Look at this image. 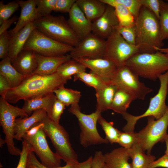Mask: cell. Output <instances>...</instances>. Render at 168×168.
<instances>
[{
	"mask_svg": "<svg viewBox=\"0 0 168 168\" xmlns=\"http://www.w3.org/2000/svg\"><path fill=\"white\" fill-rule=\"evenodd\" d=\"M46 136L42 128L33 136L25 135L23 140H25L30 145L33 152L39 158L42 165L48 167L61 166V159L50 148Z\"/></svg>",
	"mask_w": 168,
	"mask_h": 168,
	"instance_id": "cell-13",
	"label": "cell"
},
{
	"mask_svg": "<svg viewBox=\"0 0 168 168\" xmlns=\"http://www.w3.org/2000/svg\"><path fill=\"white\" fill-rule=\"evenodd\" d=\"M65 106L64 104L56 99L53 104L49 117L55 123L59 124L60 119Z\"/></svg>",
	"mask_w": 168,
	"mask_h": 168,
	"instance_id": "cell-42",
	"label": "cell"
},
{
	"mask_svg": "<svg viewBox=\"0 0 168 168\" xmlns=\"http://www.w3.org/2000/svg\"><path fill=\"white\" fill-rule=\"evenodd\" d=\"M98 122L105 133V138L112 144L117 143L121 132L114 127V123L107 122L101 115L99 117Z\"/></svg>",
	"mask_w": 168,
	"mask_h": 168,
	"instance_id": "cell-33",
	"label": "cell"
},
{
	"mask_svg": "<svg viewBox=\"0 0 168 168\" xmlns=\"http://www.w3.org/2000/svg\"><path fill=\"white\" fill-rule=\"evenodd\" d=\"M139 77L125 65L117 68L111 79L110 83L131 94L136 99L144 100L146 96L153 90L140 82Z\"/></svg>",
	"mask_w": 168,
	"mask_h": 168,
	"instance_id": "cell-12",
	"label": "cell"
},
{
	"mask_svg": "<svg viewBox=\"0 0 168 168\" xmlns=\"http://www.w3.org/2000/svg\"><path fill=\"white\" fill-rule=\"evenodd\" d=\"M114 29L122 36L128 43L136 45V33L134 25L130 27H125L119 25L115 27Z\"/></svg>",
	"mask_w": 168,
	"mask_h": 168,
	"instance_id": "cell-41",
	"label": "cell"
},
{
	"mask_svg": "<svg viewBox=\"0 0 168 168\" xmlns=\"http://www.w3.org/2000/svg\"><path fill=\"white\" fill-rule=\"evenodd\" d=\"M57 0H35L37 12L40 18L50 15Z\"/></svg>",
	"mask_w": 168,
	"mask_h": 168,
	"instance_id": "cell-39",
	"label": "cell"
},
{
	"mask_svg": "<svg viewBox=\"0 0 168 168\" xmlns=\"http://www.w3.org/2000/svg\"><path fill=\"white\" fill-rule=\"evenodd\" d=\"M164 142H165L166 146L165 154L168 155V134H167L165 137Z\"/></svg>",
	"mask_w": 168,
	"mask_h": 168,
	"instance_id": "cell-54",
	"label": "cell"
},
{
	"mask_svg": "<svg viewBox=\"0 0 168 168\" xmlns=\"http://www.w3.org/2000/svg\"><path fill=\"white\" fill-rule=\"evenodd\" d=\"M67 80L57 72L50 75L32 74L26 77L17 87L9 90L4 98L11 103L47 95L64 86Z\"/></svg>",
	"mask_w": 168,
	"mask_h": 168,
	"instance_id": "cell-1",
	"label": "cell"
},
{
	"mask_svg": "<svg viewBox=\"0 0 168 168\" xmlns=\"http://www.w3.org/2000/svg\"><path fill=\"white\" fill-rule=\"evenodd\" d=\"M160 85L158 93L151 98L149 106L147 110L138 116H134L127 112L122 114L127 121L123 128L124 132H134L137 121L145 117L152 116L156 119L161 118L166 111L168 106L166 100L168 91V71L161 75L159 77Z\"/></svg>",
	"mask_w": 168,
	"mask_h": 168,
	"instance_id": "cell-5",
	"label": "cell"
},
{
	"mask_svg": "<svg viewBox=\"0 0 168 168\" xmlns=\"http://www.w3.org/2000/svg\"><path fill=\"white\" fill-rule=\"evenodd\" d=\"M83 65L91 72L101 78L106 83L111 79L117 68L111 61L104 58H79L73 59Z\"/></svg>",
	"mask_w": 168,
	"mask_h": 168,
	"instance_id": "cell-16",
	"label": "cell"
},
{
	"mask_svg": "<svg viewBox=\"0 0 168 168\" xmlns=\"http://www.w3.org/2000/svg\"><path fill=\"white\" fill-rule=\"evenodd\" d=\"M21 9L20 16L10 35L18 32L28 24L40 18L37 12L35 0H18Z\"/></svg>",
	"mask_w": 168,
	"mask_h": 168,
	"instance_id": "cell-20",
	"label": "cell"
},
{
	"mask_svg": "<svg viewBox=\"0 0 168 168\" xmlns=\"http://www.w3.org/2000/svg\"><path fill=\"white\" fill-rule=\"evenodd\" d=\"M10 42V35L7 30L0 35V58L2 60L8 56Z\"/></svg>",
	"mask_w": 168,
	"mask_h": 168,
	"instance_id": "cell-43",
	"label": "cell"
},
{
	"mask_svg": "<svg viewBox=\"0 0 168 168\" xmlns=\"http://www.w3.org/2000/svg\"><path fill=\"white\" fill-rule=\"evenodd\" d=\"M93 158L92 156H90L85 161L80 162L79 168H91Z\"/></svg>",
	"mask_w": 168,
	"mask_h": 168,
	"instance_id": "cell-52",
	"label": "cell"
},
{
	"mask_svg": "<svg viewBox=\"0 0 168 168\" xmlns=\"http://www.w3.org/2000/svg\"><path fill=\"white\" fill-rule=\"evenodd\" d=\"M105 163L110 168H132L128 162L130 157L127 150L116 148L104 154Z\"/></svg>",
	"mask_w": 168,
	"mask_h": 168,
	"instance_id": "cell-25",
	"label": "cell"
},
{
	"mask_svg": "<svg viewBox=\"0 0 168 168\" xmlns=\"http://www.w3.org/2000/svg\"><path fill=\"white\" fill-rule=\"evenodd\" d=\"M35 28L57 41L75 47L80 40L62 16H43L33 22Z\"/></svg>",
	"mask_w": 168,
	"mask_h": 168,
	"instance_id": "cell-4",
	"label": "cell"
},
{
	"mask_svg": "<svg viewBox=\"0 0 168 168\" xmlns=\"http://www.w3.org/2000/svg\"><path fill=\"white\" fill-rule=\"evenodd\" d=\"M142 6H143L152 12L159 19L161 8L160 0H139Z\"/></svg>",
	"mask_w": 168,
	"mask_h": 168,
	"instance_id": "cell-45",
	"label": "cell"
},
{
	"mask_svg": "<svg viewBox=\"0 0 168 168\" xmlns=\"http://www.w3.org/2000/svg\"><path fill=\"white\" fill-rule=\"evenodd\" d=\"M68 111L77 118L80 129V141L84 147L91 145L107 144L109 142L102 138L97 128V123L101 113L96 111L90 114L82 113L78 103L71 105Z\"/></svg>",
	"mask_w": 168,
	"mask_h": 168,
	"instance_id": "cell-7",
	"label": "cell"
},
{
	"mask_svg": "<svg viewBox=\"0 0 168 168\" xmlns=\"http://www.w3.org/2000/svg\"><path fill=\"white\" fill-rule=\"evenodd\" d=\"M102 168H110L105 163L103 166Z\"/></svg>",
	"mask_w": 168,
	"mask_h": 168,
	"instance_id": "cell-56",
	"label": "cell"
},
{
	"mask_svg": "<svg viewBox=\"0 0 168 168\" xmlns=\"http://www.w3.org/2000/svg\"><path fill=\"white\" fill-rule=\"evenodd\" d=\"M139 53L138 46L128 43L114 29L106 40L103 58L111 61L118 68L125 65L130 58Z\"/></svg>",
	"mask_w": 168,
	"mask_h": 168,
	"instance_id": "cell-10",
	"label": "cell"
},
{
	"mask_svg": "<svg viewBox=\"0 0 168 168\" xmlns=\"http://www.w3.org/2000/svg\"><path fill=\"white\" fill-rule=\"evenodd\" d=\"M105 164L104 155L102 152H96L93 158L91 168H102Z\"/></svg>",
	"mask_w": 168,
	"mask_h": 168,
	"instance_id": "cell-47",
	"label": "cell"
},
{
	"mask_svg": "<svg viewBox=\"0 0 168 168\" xmlns=\"http://www.w3.org/2000/svg\"><path fill=\"white\" fill-rule=\"evenodd\" d=\"M56 99L55 95L52 92L44 96L24 100L22 109L29 116L36 110H44L49 117L53 105Z\"/></svg>",
	"mask_w": 168,
	"mask_h": 168,
	"instance_id": "cell-23",
	"label": "cell"
},
{
	"mask_svg": "<svg viewBox=\"0 0 168 168\" xmlns=\"http://www.w3.org/2000/svg\"><path fill=\"white\" fill-rule=\"evenodd\" d=\"M119 25L114 7L107 5L103 14L92 23V33L105 40Z\"/></svg>",
	"mask_w": 168,
	"mask_h": 168,
	"instance_id": "cell-15",
	"label": "cell"
},
{
	"mask_svg": "<svg viewBox=\"0 0 168 168\" xmlns=\"http://www.w3.org/2000/svg\"><path fill=\"white\" fill-rule=\"evenodd\" d=\"M53 93L57 99L64 104L66 106L78 103L82 96L80 91L66 88L64 86L55 90Z\"/></svg>",
	"mask_w": 168,
	"mask_h": 168,
	"instance_id": "cell-30",
	"label": "cell"
},
{
	"mask_svg": "<svg viewBox=\"0 0 168 168\" xmlns=\"http://www.w3.org/2000/svg\"><path fill=\"white\" fill-rule=\"evenodd\" d=\"M136 44L140 53H153L155 48H162L163 45L159 21L154 14L142 6L135 20Z\"/></svg>",
	"mask_w": 168,
	"mask_h": 168,
	"instance_id": "cell-2",
	"label": "cell"
},
{
	"mask_svg": "<svg viewBox=\"0 0 168 168\" xmlns=\"http://www.w3.org/2000/svg\"><path fill=\"white\" fill-rule=\"evenodd\" d=\"M162 40L168 39V2L161 0L159 19Z\"/></svg>",
	"mask_w": 168,
	"mask_h": 168,
	"instance_id": "cell-36",
	"label": "cell"
},
{
	"mask_svg": "<svg viewBox=\"0 0 168 168\" xmlns=\"http://www.w3.org/2000/svg\"><path fill=\"white\" fill-rule=\"evenodd\" d=\"M155 49L156 51H159L160 52L166 54L168 55V48H155Z\"/></svg>",
	"mask_w": 168,
	"mask_h": 168,
	"instance_id": "cell-53",
	"label": "cell"
},
{
	"mask_svg": "<svg viewBox=\"0 0 168 168\" xmlns=\"http://www.w3.org/2000/svg\"><path fill=\"white\" fill-rule=\"evenodd\" d=\"M43 126L44 124L42 122L35 124L26 132L25 135L30 137L35 135Z\"/></svg>",
	"mask_w": 168,
	"mask_h": 168,
	"instance_id": "cell-51",
	"label": "cell"
},
{
	"mask_svg": "<svg viewBox=\"0 0 168 168\" xmlns=\"http://www.w3.org/2000/svg\"><path fill=\"white\" fill-rule=\"evenodd\" d=\"M118 88L116 86L110 83L102 89L96 91L97 100L96 111L101 113L110 109Z\"/></svg>",
	"mask_w": 168,
	"mask_h": 168,
	"instance_id": "cell-28",
	"label": "cell"
},
{
	"mask_svg": "<svg viewBox=\"0 0 168 168\" xmlns=\"http://www.w3.org/2000/svg\"><path fill=\"white\" fill-rule=\"evenodd\" d=\"M76 0H57L54 11L69 13Z\"/></svg>",
	"mask_w": 168,
	"mask_h": 168,
	"instance_id": "cell-46",
	"label": "cell"
},
{
	"mask_svg": "<svg viewBox=\"0 0 168 168\" xmlns=\"http://www.w3.org/2000/svg\"><path fill=\"white\" fill-rule=\"evenodd\" d=\"M80 80L86 85L94 88L96 91L102 89L108 84L95 74L86 72L77 73L74 75V81Z\"/></svg>",
	"mask_w": 168,
	"mask_h": 168,
	"instance_id": "cell-32",
	"label": "cell"
},
{
	"mask_svg": "<svg viewBox=\"0 0 168 168\" xmlns=\"http://www.w3.org/2000/svg\"><path fill=\"white\" fill-rule=\"evenodd\" d=\"M13 66L25 77L32 74L37 67L36 53L30 50L23 49L12 63Z\"/></svg>",
	"mask_w": 168,
	"mask_h": 168,
	"instance_id": "cell-21",
	"label": "cell"
},
{
	"mask_svg": "<svg viewBox=\"0 0 168 168\" xmlns=\"http://www.w3.org/2000/svg\"><path fill=\"white\" fill-rule=\"evenodd\" d=\"M86 68L83 65L72 58L60 66L56 72L68 80L72 78V76L86 72Z\"/></svg>",
	"mask_w": 168,
	"mask_h": 168,
	"instance_id": "cell-31",
	"label": "cell"
},
{
	"mask_svg": "<svg viewBox=\"0 0 168 168\" xmlns=\"http://www.w3.org/2000/svg\"><path fill=\"white\" fill-rule=\"evenodd\" d=\"M138 142V140L137 133H135L134 131L121 132L117 143L121 147L128 149Z\"/></svg>",
	"mask_w": 168,
	"mask_h": 168,
	"instance_id": "cell-38",
	"label": "cell"
},
{
	"mask_svg": "<svg viewBox=\"0 0 168 168\" xmlns=\"http://www.w3.org/2000/svg\"><path fill=\"white\" fill-rule=\"evenodd\" d=\"M160 167L168 168V155L165 154L157 160L153 161L150 165L149 168Z\"/></svg>",
	"mask_w": 168,
	"mask_h": 168,
	"instance_id": "cell-48",
	"label": "cell"
},
{
	"mask_svg": "<svg viewBox=\"0 0 168 168\" xmlns=\"http://www.w3.org/2000/svg\"><path fill=\"white\" fill-rule=\"evenodd\" d=\"M48 116L44 110L34 111L30 116L17 118L15 121L14 130V139L23 140L26 132L35 124L42 122Z\"/></svg>",
	"mask_w": 168,
	"mask_h": 168,
	"instance_id": "cell-19",
	"label": "cell"
},
{
	"mask_svg": "<svg viewBox=\"0 0 168 168\" xmlns=\"http://www.w3.org/2000/svg\"><path fill=\"white\" fill-rule=\"evenodd\" d=\"M29 115L22 109L14 106L4 98H0V124L5 135V140L10 154L20 156L21 150L16 147L14 141L15 121L17 117Z\"/></svg>",
	"mask_w": 168,
	"mask_h": 168,
	"instance_id": "cell-8",
	"label": "cell"
},
{
	"mask_svg": "<svg viewBox=\"0 0 168 168\" xmlns=\"http://www.w3.org/2000/svg\"><path fill=\"white\" fill-rule=\"evenodd\" d=\"M6 144V142L5 139H3L2 138L0 137V147H2L3 145Z\"/></svg>",
	"mask_w": 168,
	"mask_h": 168,
	"instance_id": "cell-55",
	"label": "cell"
},
{
	"mask_svg": "<svg viewBox=\"0 0 168 168\" xmlns=\"http://www.w3.org/2000/svg\"><path fill=\"white\" fill-rule=\"evenodd\" d=\"M20 7L18 0L12 1L5 4L0 2V24L10 19L12 15Z\"/></svg>",
	"mask_w": 168,
	"mask_h": 168,
	"instance_id": "cell-37",
	"label": "cell"
},
{
	"mask_svg": "<svg viewBox=\"0 0 168 168\" xmlns=\"http://www.w3.org/2000/svg\"><path fill=\"white\" fill-rule=\"evenodd\" d=\"M108 5L114 7L118 4L125 6L132 13L135 20L142 7L139 0H101Z\"/></svg>",
	"mask_w": 168,
	"mask_h": 168,
	"instance_id": "cell-35",
	"label": "cell"
},
{
	"mask_svg": "<svg viewBox=\"0 0 168 168\" xmlns=\"http://www.w3.org/2000/svg\"><path fill=\"white\" fill-rule=\"evenodd\" d=\"M12 88L6 78L0 75V95L4 98L7 91Z\"/></svg>",
	"mask_w": 168,
	"mask_h": 168,
	"instance_id": "cell-49",
	"label": "cell"
},
{
	"mask_svg": "<svg viewBox=\"0 0 168 168\" xmlns=\"http://www.w3.org/2000/svg\"><path fill=\"white\" fill-rule=\"evenodd\" d=\"M80 162L66 164L63 166L55 167H47L42 165L36 158L33 152H30L27 161V168H79Z\"/></svg>",
	"mask_w": 168,
	"mask_h": 168,
	"instance_id": "cell-40",
	"label": "cell"
},
{
	"mask_svg": "<svg viewBox=\"0 0 168 168\" xmlns=\"http://www.w3.org/2000/svg\"><path fill=\"white\" fill-rule=\"evenodd\" d=\"M76 3L92 23L103 14L107 5L101 0H76Z\"/></svg>",
	"mask_w": 168,
	"mask_h": 168,
	"instance_id": "cell-24",
	"label": "cell"
},
{
	"mask_svg": "<svg viewBox=\"0 0 168 168\" xmlns=\"http://www.w3.org/2000/svg\"><path fill=\"white\" fill-rule=\"evenodd\" d=\"M125 65L139 77L155 81L168 71V55L159 51L139 53L130 58Z\"/></svg>",
	"mask_w": 168,
	"mask_h": 168,
	"instance_id": "cell-3",
	"label": "cell"
},
{
	"mask_svg": "<svg viewBox=\"0 0 168 168\" xmlns=\"http://www.w3.org/2000/svg\"><path fill=\"white\" fill-rule=\"evenodd\" d=\"M37 68L33 74L48 75L56 72L62 64L72 59L69 54L46 56L36 53Z\"/></svg>",
	"mask_w": 168,
	"mask_h": 168,
	"instance_id": "cell-18",
	"label": "cell"
},
{
	"mask_svg": "<svg viewBox=\"0 0 168 168\" xmlns=\"http://www.w3.org/2000/svg\"><path fill=\"white\" fill-rule=\"evenodd\" d=\"M128 155L132 160V168H149L150 165L156 157L151 154H146L138 143L127 149Z\"/></svg>",
	"mask_w": 168,
	"mask_h": 168,
	"instance_id": "cell-26",
	"label": "cell"
},
{
	"mask_svg": "<svg viewBox=\"0 0 168 168\" xmlns=\"http://www.w3.org/2000/svg\"><path fill=\"white\" fill-rule=\"evenodd\" d=\"M136 99L131 94L118 88L110 106V109L122 114L127 112L131 103Z\"/></svg>",
	"mask_w": 168,
	"mask_h": 168,
	"instance_id": "cell-29",
	"label": "cell"
},
{
	"mask_svg": "<svg viewBox=\"0 0 168 168\" xmlns=\"http://www.w3.org/2000/svg\"><path fill=\"white\" fill-rule=\"evenodd\" d=\"M0 75L6 78L12 88L20 85L26 77L13 66L11 59L8 57L0 61Z\"/></svg>",
	"mask_w": 168,
	"mask_h": 168,
	"instance_id": "cell-27",
	"label": "cell"
},
{
	"mask_svg": "<svg viewBox=\"0 0 168 168\" xmlns=\"http://www.w3.org/2000/svg\"><path fill=\"white\" fill-rule=\"evenodd\" d=\"M106 40L91 32L74 47L69 54L73 59L103 58Z\"/></svg>",
	"mask_w": 168,
	"mask_h": 168,
	"instance_id": "cell-14",
	"label": "cell"
},
{
	"mask_svg": "<svg viewBox=\"0 0 168 168\" xmlns=\"http://www.w3.org/2000/svg\"><path fill=\"white\" fill-rule=\"evenodd\" d=\"M68 24L81 41L92 32V23L76 3L69 13Z\"/></svg>",
	"mask_w": 168,
	"mask_h": 168,
	"instance_id": "cell-17",
	"label": "cell"
},
{
	"mask_svg": "<svg viewBox=\"0 0 168 168\" xmlns=\"http://www.w3.org/2000/svg\"><path fill=\"white\" fill-rule=\"evenodd\" d=\"M73 47L54 40L35 28L31 32L23 50L32 51L46 56H57L66 54Z\"/></svg>",
	"mask_w": 168,
	"mask_h": 168,
	"instance_id": "cell-9",
	"label": "cell"
},
{
	"mask_svg": "<svg viewBox=\"0 0 168 168\" xmlns=\"http://www.w3.org/2000/svg\"><path fill=\"white\" fill-rule=\"evenodd\" d=\"M168 127V107L162 117L155 120L152 116L147 117V123L143 129L137 133L138 142L143 150L150 154L151 150L156 144L163 142L167 134Z\"/></svg>",
	"mask_w": 168,
	"mask_h": 168,
	"instance_id": "cell-11",
	"label": "cell"
},
{
	"mask_svg": "<svg viewBox=\"0 0 168 168\" xmlns=\"http://www.w3.org/2000/svg\"><path fill=\"white\" fill-rule=\"evenodd\" d=\"M119 22V25L125 27H130L135 25L134 17L125 6L118 4L114 7Z\"/></svg>",
	"mask_w": 168,
	"mask_h": 168,
	"instance_id": "cell-34",
	"label": "cell"
},
{
	"mask_svg": "<svg viewBox=\"0 0 168 168\" xmlns=\"http://www.w3.org/2000/svg\"><path fill=\"white\" fill-rule=\"evenodd\" d=\"M33 152L31 147L26 141L23 140L19 160L16 168H27L28 157L30 152Z\"/></svg>",
	"mask_w": 168,
	"mask_h": 168,
	"instance_id": "cell-44",
	"label": "cell"
},
{
	"mask_svg": "<svg viewBox=\"0 0 168 168\" xmlns=\"http://www.w3.org/2000/svg\"><path fill=\"white\" fill-rule=\"evenodd\" d=\"M42 122V129L50 140L55 153L66 164L78 162V156L70 143L69 134L59 123L52 121L48 116Z\"/></svg>",
	"mask_w": 168,
	"mask_h": 168,
	"instance_id": "cell-6",
	"label": "cell"
},
{
	"mask_svg": "<svg viewBox=\"0 0 168 168\" xmlns=\"http://www.w3.org/2000/svg\"><path fill=\"white\" fill-rule=\"evenodd\" d=\"M35 28L33 22L27 25L18 32L10 35V42L8 57L12 63L23 50L31 32Z\"/></svg>",
	"mask_w": 168,
	"mask_h": 168,
	"instance_id": "cell-22",
	"label": "cell"
},
{
	"mask_svg": "<svg viewBox=\"0 0 168 168\" xmlns=\"http://www.w3.org/2000/svg\"><path fill=\"white\" fill-rule=\"evenodd\" d=\"M18 18L19 17L18 16H15L0 24V35L6 31H7V29L13 23L16 21H17Z\"/></svg>",
	"mask_w": 168,
	"mask_h": 168,
	"instance_id": "cell-50",
	"label": "cell"
}]
</instances>
